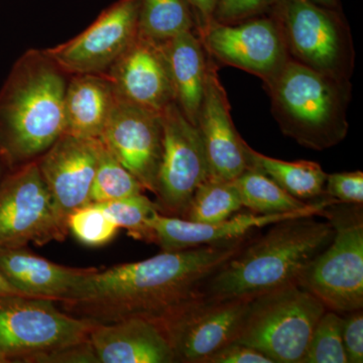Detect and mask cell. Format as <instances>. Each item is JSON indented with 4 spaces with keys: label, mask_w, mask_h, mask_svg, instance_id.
Masks as SVG:
<instances>
[{
    "label": "cell",
    "mask_w": 363,
    "mask_h": 363,
    "mask_svg": "<svg viewBox=\"0 0 363 363\" xmlns=\"http://www.w3.org/2000/svg\"><path fill=\"white\" fill-rule=\"evenodd\" d=\"M247 242L162 252L140 262L105 271L91 269L61 303L67 313L91 323L111 324L130 318L159 319L177 306L199 296V289L218 267Z\"/></svg>",
    "instance_id": "obj_1"
},
{
    "label": "cell",
    "mask_w": 363,
    "mask_h": 363,
    "mask_svg": "<svg viewBox=\"0 0 363 363\" xmlns=\"http://www.w3.org/2000/svg\"><path fill=\"white\" fill-rule=\"evenodd\" d=\"M66 86L45 50L16 60L0 89V161L7 169L39 159L63 135Z\"/></svg>",
    "instance_id": "obj_2"
},
{
    "label": "cell",
    "mask_w": 363,
    "mask_h": 363,
    "mask_svg": "<svg viewBox=\"0 0 363 363\" xmlns=\"http://www.w3.org/2000/svg\"><path fill=\"white\" fill-rule=\"evenodd\" d=\"M328 220L301 216L272 224L262 238L242 248L205 279L199 295L210 298H253L297 284L306 267L330 243Z\"/></svg>",
    "instance_id": "obj_3"
},
{
    "label": "cell",
    "mask_w": 363,
    "mask_h": 363,
    "mask_svg": "<svg viewBox=\"0 0 363 363\" xmlns=\"http://www.w3.org/2000/svg\"><path fill=\"white\" fill-rule=\"evenodd\" d=\"M264 88L281 133L298 145L328 150L347 135L351 80L324 75L290 59Z\"/></svg>",
    "instance_id": "obj_4"
},
{
    "label": "cell",
    "mask_w": 363,
    "mask_h": 363,
    "mask_svg": "<svg viewBox=\"0 0 363 363\" xmlns=\"http://www.w3.org/2000/svg\"><path fill=\"white\" fill-rule=\"evenodd\" d=\"M322 216L333 227V238L306 267L297 284L327 310L344 315L362 309V205L335 203Z\"/></svg>",
    "instance_id": "obj_5"
},
{
    "label": "cell",
    "mask_w": 363,
    "mask_h": 363,
    "mask_svg": "<svg viewBox=\"0 0 363 363\" xmlns=\"http://www.w3.org/2000/svg\"><path fill=\"white\" fill-rule=\"evenodd\" d=\"M269 14L279 26L291 60L324 75L351 80L354 45L342 9L311 0H277Z\"/></svg>",
    "instance_id": "obj_6"
},
{
    "label": "cell",
    "mask_w": 363,
    "mask_h": 363,
    "mask_svg": "<svg viewBox=\"0 0 363 363\" xmlns=\"http://www.w3.org/2000/svg\"><path fill=\"white\" fill-rule=\"evenodd\" d=\"M325 306L298 284L253 298L236 342L264 353L274 363H302Z\"/></svg>",
    "instance_id": "obj_7"
},
{
    "label": "cell",
    "mask_w": 363,
    "mask_h": 363,
    "mask_svg": "<svg viewBox=\"0 0 363 363\" xmlns=\"http://www.w3.org/2000/svg\"><path fill=\"white\" fill-rule=\"evenodd\" d=\"M55 303L21 295L0 297V355L7 362H28L89 340L95 324L60 311Z\"/></svg>",
    "instance_id": "obj_8"
},
{
    "label": "cell",
    "mask_w": 363,
    "mask_h": 363,
    "mask_svg": "<svg viewBox=\"0 0 363 363\" xmlns=\"http://www.w3.org/2000/svg\"><path fill=\"white\" fill-rule=\"evenodd\" d=\"M252 298L218 300L197 296L155 320L176 362L204 363L240 336Z\"/></svg>",
    "instance_id": "obj_9"
},
{
    "label": "cell",
    "mask_w": 363,
    "mask_h": 363,
    "mask_svg": "<svg viewBox=\"0 0 363 363\" xmlns=\"http://www.w3.org/2000/svg\"><path fill=\"white\" fill-rule=\"evenodd\" d=\"M37 160L0 181V250L42 245L65 240Z\"/></svg>",
    "instance_id": "obj_10"
},
{
    "label": "cell",
    "mask_w": 363,
    "mask_h": 363,
    "mask_svg": "<svg viewBox=\"0 0 363 363\" xmlns=\"http://www.w3.org/2000/svg\"><path fill=\"white\" fill-rule=\"evenodd\" d=\"M162 152L157 180V204L162 214L183 218L196 190L210 178L201 135L176 102L161 113Z\"/></svg>",
    "instance_id": "obj_11"
},
{
    "label": "cell",
    "mask_w": 363,
    "mask_h": 363,
    "mask_svg": "<svg viewBox=\"0 0 363 363\" xmlns=\"http://www.w3.org/2000/svg\"><path fill=\"white\" fill-rule=\"evenodd\" d=\"M199 38L214 61L257 76L264 85L274 80L290 60L271 14L233 25L213 21Z\"/></svg>",
    "instance_id": "obj_12"
},
{
    "label": "cell",
    "mask_w": 363,
    "mask_h": 363,
    "mask_svg": "<svg viewBox=\"0 0 363 363\" xmlns=\"http://www.w3.org/2000/svg\"><path fill=\"white\" fill-rule=\"evenodd\" d=\"M140 0H118L78 37L45 50L66 75L106 74L138 35Z\"/></svg>",
    "instance_id": "obj_13"
},
{
    "label": "cell",
    "mask_w": 363,
    "mask_h": 363,
    "mask_svg": "<svg viewBox=\"0 0 363 363\" xmlns=\"http://www.w3.org/2000/svg\"><path fill=\"white\" fill-rule=\"evenodd\" d=\"M100 140L145 190L156 194L162 152L161 113L126 101L116 93Z\"/></svg>",
    "instance_id": "obj_14"
},
{
    "label": "cell",
    "mask_w": 363,
    "mask_h": 363,
    "mask_svg": "<svg viewBox=\"0 0 363 363\" xmlns=\"http://www.w3.org/2000/svg\"><path fill=\"white\" fill-rule=\"evenodd\" d=\"M101 140L63 133L37 160L60 225L68 233V219L91 204V189Z\"/></svg>",
    "instance_id": "obj_15"
},
{
    "label": "cell",
    "mask_w": 363,
    "mask_h": 363,
    "mask_svg": "<svg viewBox=\"0 0 363 363\" xmlns=\"http://www.w3.org/2000/svg\"><path fill=\"white\" fill-rule=\"evenodd\" d=\"M335 203L338 202L324 196L297 211L279 214H257L252 211L235 213L216 223H197L157 211L150 217L147 227L150 241L159 245L162 252H177L242 240L255 229L271 226L285 219L322 215L327 207Z\"/></svg>",
    "instance_id": "obj_16"
},
{
    "label": "cell",
    "mask_w": 363,
    "mask_h": 363,
    "mask_svg": "<svg viewBox=\"0 0 363 363\" xmlns=\"http://www.w3.org/2000/svg\"><path fill=\"white\" fill-rule=\"evenodd\" d=\"M208 58L206 88L196 126L206 152L210 179L233 181L250 167V145L234 126L218 69L209 55Z\"/></svg>",
    "instance_id": "obj_17"
},
{
    "label": "cell",
    "mask_w": 363,
    "mask_h": 363,
    "mask_svg": "<svg viewBox=\"0 0 363 363\" xmlns=\"http://www.w3.org/2000/svg\"><path fill=\"white\" fill-rule=\"evenodd\" d=\"M105 75L119 97L143 108L162 113L175 102L162 43L140 33Z\"/></svg>",
    "instance_id": "obj_18"
},
{
    "label": "cell",
    "mask_w": 363,
    "mask_h": 363,
    "mask_svg": "<svg viewBox=\"0 0 363 363\" xmlns=\"http://www.w3.org/2000/svg\"><path fill=\"white\" fill-rule=\"evenodd\" d=\"M89 342L98 363L176 362L161 328L145 318L94 325Z\"/></svg>",
    "instance_id": "obj_19"
},
{
    "label": "cell",
    "mask_w": 363,
    "mask_h": 363,
    "mask_svg": "<svg viewBox=\"0 0 363 363\" xmlns=\"http://www.w3.org/2000/svg\"><path fill=\"white\" fill-rule=\"evenodd\" d=\"M91 269L59 266L26 247L0 250V274L23 296L63 302Z\"/></svg>",
    "instance_id": "obj_20"
},
{
    "label": "cell",
    "mask_w": 363,
    "mask_h": 363,
    "mask_svg": "<svg viewBox=\"0 0 363 363\" xmlns=\"http://www.w3.org/2000/svg\"><path fill=\"white\" fill-rule=\"evenodd\" d=\"M168 60L175 102L191 123H197L208 75V54L195 30L162 43Z\"/></svg>",
    "instance_id": "obj_21"
},
{
    "label": "cell",
    "mask_w": 363,
    "mask_h": 363,
    "mask_svg": "<svg viewBox=\"0 0 363 363\" xmlns=\"http://www.w3.org/2000/svg\"><path fill=\"white\" fill-rule=\"evenodd\" d=\"M116 99V91L105 74L72 75L64 94V133L100 138Z\"/></svg>",
    "instance_id": "obj_22"
},
{
    "label": "cell",
    "mask_w": 363,
    "mask_h": 363,
    "mask_svg": "<svg viewBox=\"0 0 363 363\" xmlns=\"http://www.w3.org/2000/svg\"><path fill=\"white\" fill-rule=\"evenodd\" d=\"M250 168L269 177L296 199L312 202L324 197L327 174L316 162H286L264 156L248 147Z\"/></svg>",
    "instance_id": "obj_23"
},
{
    "label": "cell",
    "mask_w": 363,
    "mask_h": 363,
    "mask_svg": "<svg viewBox=\"0 0 363 363\" xmlns=\"http://www.w3.org/2000/svg\"><path fill=\"white\" fill-rule=\"evenodd\" d=\"M190 30H195V21L187 0H140V35L164 43Z\"/></svg>",
    "instance_id": "obj_24"
},
{
    "label": "cell",
    "mask_w": 363,
    "mask_h": 363,
    "mask_svg": "<svg viewBox=\"0 0 363 363\" xmlns=\"http://www.w3.org/2000/svg\"><path fill=\"white\" fill-rule=\"evenodd\" d=\"M233 182L240 193L242 206L253 213H288L303 209L311 203L296 199L269 177L255 168L245 169Z\"/></svg>",
    "instance_id": "obj_25"
},
{
    "label": "cell",
    "mask_w": 363,
    "mask_h": 363,
    "mask_svg": "<svg viewBox=\"0 0 363 363\" xmlns=\"http://www.w3.org/2000/svg\"><path fill=\"white\" fill-rule=\"evenodd\" d=\"M240 193L233 181L208 179L193 195L183 218L197 223H216L240 211Z\"/></svg>",
    "instance_id": "obj_26"
},
{
    "label": "cell",
    "mask_w": 363,
    "mask_h": 363,
    "mask_svg": "<svg viewBox=\"0 0 363 363\" xmlns=\"http://www.w3.org/2000/svg\"><path fill=\"white\" fill-rule=\"evenodd\" d=\"M145 191L128 169L101 142L91 189V203H102L140 194Z\"/></svg>",
    "instance_id": "obj_27"
},
{
    "label": "cell",
    "mask_w": 363,
    "mask_h": 363,
    "mask_svg": "<svg viewBox=\"0 0 363 363\" xmlns=\"http://www.w3.org/2000/svg\"><path fill=\"white\" fill-rule=\"evenodd\" d=\"M342 332V315L326 310L313 330L302 363H347Z\"/></svg>",
    "instance_id": "obj_28"
},
{
    "label": "cell",
    "mask_w": 363,
    "mask_h": 363,
    "mask_svg": "<svg viewBox=\"0 0 363 363\" xmlns=\"http://www.w3.org/2000/svg\"><path fill=\"white\" fill-rule=\"evenodd\" d=\"M92 204L100 208L119 228H125L133 238L150 241L147 222L160 209L156 202H152L143 193Z\"/></svg>",
    "instance_id": "obj_29"
},
{
    "label": "cell",
    "mask_w": 363,
    "mask_h": 363,
    "mask_svg": "<svg viewBox=\"0 0 363 363\" xmlns=\"http://www.w3.org/2000/svg\"><path fill=\"white\" fill-rule=\"evenodd\" d=\"M68 229L83 245L98 247L113 240L119 227L100 208L91 203L70 215Z\"/></svg>",
    "instance_id": "obj_30"
},
{
    "label": "cell",
    "mask_w": 363,
    "mask_h": 363,
    "mask_svg": "<svg viewBox=\"0 0 363 363\" xmlns=\"http://www.w3.org/2000/svg\"><path fill=\"white\" fill-rule=\"evenodd\" d=\"M277 0H217L214 21L222 25H233L266 16Z\"/></svg>",
    "instance_id": "obj_31"
},
{
    "label": "cell",
    "mask_w": 363,
    "mask_h": 363,
    "mask_svg": "<svg viewBox=\"0 0 363 363\" xmlns=\"http://www.w3.org/2000/svg\"><path fill=\"white\" fill-rule=\"evenodd\" d=\"M324 195L338 203L362 205V172L327 174Z\"/></svg>",
    "instance_id": "obj_32"
},
{
    "label": "cell",
    "mask_w": 363,
    "mask_h": 363,
    "mask_svg": "<svg viewBox=\"0 0 363 363\" xmlns=\"http://www.w3.org/2000/svg\"><path fill=\"white\" fill-rule=\"evenodd\" d=\"M343 317V345L347 363L363 362L362 309L346 313Z\"/></svg>",
    "instance_id": "obj_33"
},
{
    "label": "cell",
    "mask_w": 363,
    "mask_h": 363,
    "mask_svg": "<svg viewBox=\"0 0 363 363\" xmlns=\"http://www.w3.org/2000/svg\"><path fill=\"white\" fill-rule=\"evenodd\" d=\"M204 363H274L271 358L264 353L245 345V344L231 342L208 357Z\"/></svg>",
    "instance_id": "obj_34"
},
{
    "label": "cell",
    "mask_w": 363,
    "mask_h": 363,
    "mask_svg": "<svg viewBox=\"0 0 363 363\" xmlns=\"http://www.w3.org/2000/svg\"><path fill=\"white\" fill-rule=\"evenodd\" d=\"M28 362L98 363V359L94 351L91 347L89 340H88L85 341V342L75 344V345L52 351V352L35 355V357L30 358Z\"/></svg>",
    "instance_id": "obj_35"
},
{
    "label": "cell",
    "mask_w": 363,
    "mask_h": 363,
    "mask_svg": "<svg viewBox=\"0 0 363 363\" xmlns=\"http://www.w3.org/2000/svg\"><path fill=\"white\" fill-rule=\"evenodd\" d=\"M195 21V32L199 37L214 21L217 0H187Z\"/></svg>",
    "instance_id": "obj_36"
},
{
    "label": "cell",
    "mask_w": 363,
    "mask_h": 363,
    "mask_svg": "<svg viewBox=\"0 0 363 363\" xmlns=\"http://www.w3.org/2000/svg\"><path fill=\"white\" fill-rule=\"evenodd\" d=\"M11 295H21V294L14 286H11L6 281V278L0 274V297Z\"/></svg>",
    "instance_id": "obj_37"
},
{
    "label": "cell",
    "mask_w": 363,
    "mask_h": 363,
    "mask_svg": "<svg viewBox=\"0 0 363 363\" xmlns=\"http://www.w3.org/2000/svg\"><path fill=\"white\" fill-rule=\"evenodd\" d=\"M319 6L328 7L332 9H342L340 4V0H311Z\"/></svg>",
    "instance_id": "obj_38"
},
{
    "label": "cell",
    "mask_w": 363,
    "mask_h": 363,
    "mask_svg": "<svg viewBox=\"0 0 363 363\" xmlns=\"http://www.w3.org/2000/svg\"><path fill=\"white\" fill-rule=\"evenodd\" d=\"M2 167H4V164H2V162L1 161H0V181H1V169H2Z\"/></svg>",
    "instance_id": "obj_39"
},
{
    "label": "cell",
    "mask_w": 363,
    "mask_h": 363,
    "mask_svg": "<svg viewBox=\"0 0 363 363\" xmlns=\"http://www.w3.org/2000/svg\"><path fill=\"white\" fill-rule=\"evenodd\" d=\"M6 360L4 359V357H1V355H0V363H6Z\"/></svg>",
    "instance_id": "obj_40"
}]
</instances>
